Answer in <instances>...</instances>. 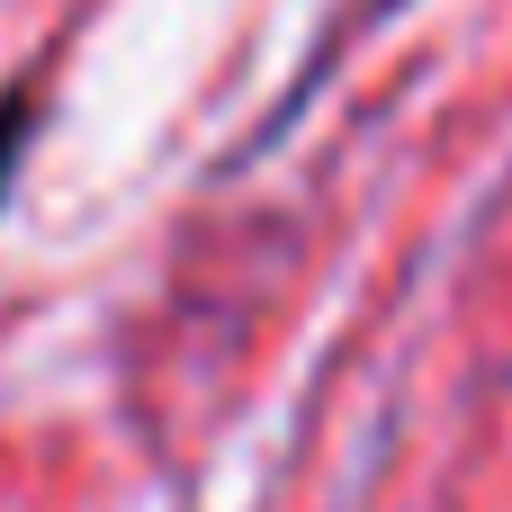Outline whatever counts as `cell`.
Masks as SVG:
<instances>
[{
  "instance_id": "obj_1",
  "label": "cell",
  "mask_w": 512,
  "mask_h": 512,
  "mask_svg": "<svg viewBox=\"0 0 512 512\" xmlns=\"http://www.w3.org/2000/svg\"><path fill=\"white\" fill-rule=\"evenodd\" d=\"M36 117H45L36 81H9V90H0V198L18 189V162H27V144H36Z\"/></svg>"
}]
</instances>
